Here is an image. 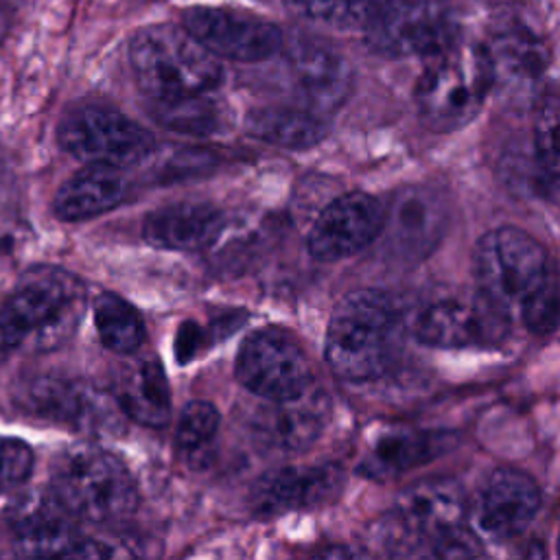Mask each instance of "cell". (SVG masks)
<instances>
[{
	"mask_svg": "<svg viewBox=\"0 0 560 560\" xmlns=\"http://www.w3.org/2000/svg\"><path fill=\"white\" fill-rule=\"evenodd\" d=\"M88 304L74 273L37 265L28 269L0 306V343L9 350L48 352L74 335Z\"/></svg>",
	"mask_w": 560,
	"mask_h": 560,
	"instance_id": "cell-1",
	"label": "cell"
},
{
	"mask_svg": "<svg viewBox=\"0 0 560 560\" xmlns=\"http://www.w3.org/2000/svg\"><path fill=\"white\" fill-rule=\"evenodd\" d=\"M400 332L402 313L392 295L378 289L350 291L328 322V368L343 381L378 378L396 359Z\"/></svg>",
	"mask_w": 560,
	"mask_h": 560,
	"instance_id": "cell-2",
	"label": "cell"
},
{
	"mask_svg": "<svg viewBox=\"0 0 560 560\" xmlns=\"http://www.w3.org/2000/svg\"><path fill=\"white\" fill-rule=\"evenodd\" d=\"M129 66L149 98H175L214 92L223 81L214 57L184 24H151L129 42Z\"/></svg>",
	"mask_w": 560,
	"mask_h": 560,
	"instance_id": "cell-3",
	"label": "cell"
},
{
	"mask_svg": "<svg viewBox=\"0 0 560 560\" xmlns=\"http://www.w3.org/2000/svg\"><path fill=\"white\" fill-rule=\"evenodd\" d=\"M492 90L490 63L483 44L457 39L427 59L416 83V107L424 127L451 133L481 112Z\"/></svg>",
	"mask_w": 560,
	"mask_h": 560,
	"instance_id": "cell-4",
	"label": "cell"
},
{
	"mask_svg": "<svg viewBox=\"0 0 560 560\" xmlns=\"http://www.w3.org/2000/svg\"><path fill=\"white\" fill-rule=\"evenodd\" d=\"M472 271L477 291L508 319L521 317L556 276L545 247L512 225L490 230L477 241Z\"/></svg>",
	"mask_w": 560,
	"mask_h": 560,
	"instance_id": "cell-5",
	"label": "cell"
},
{
	"mask_svg": "<svg viewBox=\"0 0 560 560\" xmlns=\"http://www.w3.org/2000/svg\"><path fill=\"white\" fill-rule=\"evenodd\" d=\"M52 492L77 516L92 523L125 518L138 503V490L127 466L109 451L79 442L52 462Z\"/></svg>",
	"mask_w": 560,
	"mask_h": 560,
	"instance_id": "cell-6",
	"label": "cell"
},
{
	"mask_svg": "<svg viewBox=\"0 0 560 560\" xmlns=\"http://www.w3.org/2000/svg\"><path fill=\"white\" fill-rule=\"evenodd\" d=\"M15 405L39 420L61 424L81 435H118L125 429V411L114 392H105L85 378L37 374L15 389Z\"/></svg>",
	"mask_w": 560,
	"mask_h": 560,
	"instance_id": "cell-7",
	"label": "cell"
},
{
	"mask_svg": "<svg viewBox=\"0 0 560 560\" xmlns=\"http://www.w3.org/2000/svg\"><path fill=\"white\" fill-rule=\"evenodd\" d=\"M466 508L464 488L455 479H420L398 497L385 545L396 556H435L438 542L464 525Z\"/></svg>",
	"mask_w": 560,
	"mask_h": 560,
	"instance_id": "cell-8",
	"label": "cell"
},
{
	"mask_svg": "<svg viewBox=\"0 0 560 560\" xmlns=\"http://www.w3.org/2000/svg\"><path fill=\"white\" fill-rule=\"evenodd\" d=\"M63 151L88 164L125 168L153 151V136L118 109L81 105L72 109L57 131Z\"/></svg>",
	"mask_w": 560,
	"mask_h": 560,
	"instance_id": "cell-9",
	"label": "cell"
},
{
	"mask_svg": "<svg viewBox=\"0 0 560 560\" xmlns=\"http://www.w3.org/2000/svg\"><path fill=\"white\" fill-rule=\"evenodd\" d=\"M363 33L374 52L394 59H429L459 39L455 15L435 0H392Z\"/></svg>",
	"mask_w": 560,
	"mask_h": 560,
	"instance_id": "cell-10",
	"label": "cell"
},
{
	"mask_svg": "<svg viewBox=\"0 0 560 560\" xmlns=\"http://www.w3.org/2000/svg\"><path fill=\"white\" fill-rule=\"evenodd\" d=\"M510 319L479 291L477 295H438L413 317V335L431 348H488L508 332Z\"/></svg>",
	"mask_w": 560,
	"mask_h": 560,
	"instance_id": "cell-11",
	"label": "cell"
},
{
	"mask_svg": "<svg viewBox=\"0 0 560 560\" xmlns=\"http://www.w3.org/2000/svg\"><path fill=\"white\" fill-rule=\"evenodd\" d=\"M238 383L265 400H278L311 385V363L284 330L262 328L249 335L234 365Z\"/></svg>",
	"mask_w": 560,
	"mask_h": 560,
	"instance_id": "cell-12",
	"label": "cell"
},
{
	"mask_svg": "<svg viewBox=\"0 0 560 560\" xmlns=\"http://www.w3.org/2000/svg\"><path fill=\"white\" fill-rule=\"evenodd\" d=\"M182 24L219 59L254 63L278 55L284 33L273 22L230 7H190Z\"/></svg>",
	"mask_w": 560,
	"mask_h": 560,
	"instance_id": "cell-13",
	"label": "cell"
},
{
	"mask_svg": "<svg viewBox=\"0 0 560 560\" xmlns=\"http://www.w3.org/2000/svg\"><path fill=\"white\" fill-rule=\"evenodd\" d=\"M77 516L50 492L22 497L11 510L15 549L22 556H112L109 547L77 536L72 521Z\"/></svg>",
	"mask_w": 560,
	"mask_h": 560,
	"instance_id": "cell-14",
	"label": "cell"
},
{
	"mask_svg": "<svg viewBox=\"0 0 560 560\" xmlns=\"http://www.w3.org/2000/svg\"><path fill=\"white\" fill-rule=\"evenodd\" d=\"M280 52L284 55L298 105L328 116L346 103L352 90V68L341 52L308 35L284 39Z\"/></svg>",
	"mask_w": 560,
	"mask_h": 560,
	"instance_id": "cell-15",
	"label": "cell"
},
{
	"mask_svg": "<svg viewBox=\"0 0 560 560\" xmlns=\"http://www.w3.org/2000/svg\"><path fill=\"white\" fill-rule=\"evenodd\" d=\"M481 44L490 63L492 90L508 96L532 94L551 59L547 39L518 18L499 20Z\"/></svg>",
	"mask_w": 560,
	"mask_h": 560,
	"instance_id": "cell-16",
	"label": "cell"
},
{
	"mask_svg": "<svg viewBox=\"0 0 560 560\" xmlns=\"http://www.w3.org/2000/svg\"><path fill=\"white\" fill-rule=\"evenodd\" d=\"M385 223L383 203L368 192H346L332 199L315 219L308 232L313 258L335 262L368 247Z\"/></svg>",
	"mask_w": 560,
	"mask_h": 560,
	"instance_id": "cell-17",
	"label": "cell"
},
{
	"mask_svg": "<svg viewBox=\"0 0 560 560\" xmlns=\"http://www.w3.org/2000/svg\"><path fill=\"white\" fill-rule=\"evenodd\" d=\"M330 400L315 383L302 392L267 400L252 418V433L256 442L276 453H300L315 444L326 427Z\"/></svg>",
	"mask_w": 560,
	"mask_h": 560,
	"instance_id": "cell-18",
	"label": "cell"
},
{
	"mask_svg": "<svg viewBox=\"0 0 560 560\" xmlns=\"http://www.w3.org/2000/svg\"><path fill=\"white\" fill-rule=\"evenodd\" d=\"M446 225L448 203L444 195L429 186H409L385 210L383 232L400 260L416 262L435 249Z\"/></svg>",
	"mask_w": 560,
	"mask_h": 560,
	"instance_id": "cell-19",
	"label": "cell"
},
{
	"mask_svg": "<svg viewBox=\"0 0 560 560\" xmlns=\"http://www.w3.org/2000/svg\"><path fill=\"white\" fill-rule=\"evenodd\" d=\"M341 488L343 470L335 464L289 466L256 481L252 488V508L262 516L322 508L335 501Z\"/></svg>",
	"mask_w": 560,
	"mask_h": 560,
	"instance_id": "cell-20",
	"label": "cell"
},
{
	"mask_svg": "<svg viewBox=\"0 0 560 560\" xmlns=\"http://www.w3.org/2000/svg\"><path fill=\"white\" fill-rule=\"evenodd\" d=\"M538 508L540 488L527 472L497 468L479 490L477 521L488 536L512 538L525 532Z\"/></svg>",
	"mask_w": 560,
	"mask_h": 560,
	"instance_id": "cell-21",
	"label": "cell"
},
{
	"mask_svg": "<svg viewBox=\"0 0 560 560\" xmlns=\"http://www.w3.org/2000/svg\"><path fill=\"white\" fill-rule=\"evenodd\" d=\"M223 214L206 201H179L158 208L144 219L142 236L149 245L173 252L208 247L223 230Z\"/></svg>",
	"mask_w": 560,
	"mask_h": 560,
	"instance_id": "cell-22",
	"label": "cell"
},
{
	"mask_svg": "<svg viewBox=\"0 0 560 560\" xmlns=\"http://www.w3.org/2000/svg\"><path fill=\"white\" fill-rule=\"evenodd\" d=\"M453 446V435L442 431H424V429H394L381 433L363 459L359 462L361 475L374 479H389L409 468L422 466L440 453Z\"/></svg>",
	"mask_w": 560,
	"mask_h": 560,
	"instance_id": "cell-23",
	"label": "cell"
},
{
	"mask_svg": "<svg viewBox=\"0 0 560 560\" xmlns=\"http://www.w3.org/2000/svg\"><path fill=\"white\" fill-rule=\"evenodd\" d=\"M114 383V396L125 416L144 427L166 424L171 416V389L155 357H131L118 368Z\"/></svg>",
	"mask_w": 560,
	"mask_h": 560,
	"instance_id": "cell-24",
	"label": "cell"
},
{
	"mask_svg": "<svg viewBox=\"0 0 560 560\" xmlns=\"http://www.w3.org/2000/svg\"><path fill=\"white\" fill-rule=\"evenodd\" d=\"M125 190L127 186L118 168L88 164L59 186L52 210L61 221H85L116 208L122 201Z\"/></svg>",
	"mask_w": 560,
	"mask_h": 560,
	"instance_id": "cell-25",
	"label": "cell"
},
{
	"mask_svg": "<svg viewBox=\"0 0 560 560\" xmlns=\"http://www.w3.org/2000/svg\"><path fill=\"white\" fill-rule=\"evenodd\" d=\"M245 129L280 149H308L326 138L328 122L326 116L302 105H262L247 114Z\"/></svg>",
	"mask_w": 560,
	"mask_h": 560,
	"instance_id": "cell-26",
	"label": "cell"
},
{
	"mask_svg": "<svg viewBox=\"0 0 560 560\" xmlns=\"http://www.w3.org/2000/svg\"><path fill=\"white\" fill-rule=\"evenodd\" d=\"M151 116L166 129L184 136H212L225 127L228 112L221 101L206 94L151 98Z\"/></svg>",
	"mask_w": 560,
	"mask_h": 560,
	"instance_id": "cell-27",
	"label": "cell"
},
{
	"mask_svg": "<svg viewBox=\"0 0 560 560\" xmlns=\"http://www.w3.org/2000/svg\"><path fill=\"white\" fill-rule=\"evenodd\" d=\"M94 324L101 343L120 354H133L144 341V324L138 311L118 293H101L94 302Z\"/></svg>",
	"mask_w": 560,
	"mask_h": 560,
	"instance_id": "cell-28",
	"label": "cell"
},
{
	"mask_svg": "<svg viewBox=\"0 0 560 560\" xmlns=\"http://www.w3.org/2000/svg\"><path fill=\"white\" fill-rule=\"evenodd\" d=\"M392 0H284V7L308 22L332 28H368Z\"/></svg>",
	"mask_w": 560,
	"mask_h": 560,
	"instance_id": "cell-29",
	"label": "cell"
},
{
	"mask_svg": "<svg viewBox=\"0 0 560 560\" xmlns=\"http://www.w3.org/2000/svg\"><path fill=\"white\" fill-rule=\"evenodd\" d=\"M534 158L540 173L560 186V90L538 98L534 114Z\"/></svg>",
	"mask_w": 560,
	"mask_h": 560,
	"instance_id": "cell-30",
	"label": "cell"
},
{
	"mask_svg": "<svg viewBox=\"0 0 560 560\" xmlns=\"http://www.w3.org/2000/svg\"><path fill=\"white\" fill-rule=\"evenodd\" d=\"M219 429V411L208 400H190L177 422V444L186 453H201Z\"/></svg>",
	"mask_w": 560,
	"mask_h": 560,
	"instance_id": "cell-31",
	"label": "cell"
},
{
	"mask_svg": "<svg viewBox=\"0 0 560 560\" xmlns=\"http://www.w3.org/2000/svg\"><path fill=\"white\" fill-rule=\"evenodd\" d=\"M521 319L536 335H547L558 326V322H560V278H558V273L527 304Z\"/></svg>",
	"mask_w": 560,
	"mask_h": 560,
	"instance_id": "cell-32",
	"label": "cell"
},
{
	"mask_svg": "<svg viewBox=\"0 0 560 560\" xmlns=\"http://www.w3.org/2000/svg\"><path fill=\"white\" fill-rule=\"evenodd\" d=\"M33 470V451L18 438L0 435V492L20 486Z\"/></svg>",
	"mask_w": 560,
	"mask_h": 560,
	"instance_id": "cell-33",
	"label": "cell"
},
{
	"mask_svg": "<svg viewBox=\"0 0 560 560\" xmlns=\"http://www.w3.org/2000/svg\"><path fill=\"white\" fill-rule=\"evenodd\" d=\"M15 13V2L13 0H0V42L7 37L11 22Z\"/></svg>",
	"mask_w": 560,
	"mask_h": 560,
	"instance_id": "cell-34",
	"label": "cell"
},
{
	"mask_svg": "<svg viewBox=\"0 0 560 560\" xmlns=\"http://www.w3.org/2000/svg\"><path fill=\"white\" fill-rule=\"evenodd\" d=\"M558 553H560V536H558Z\"/></svg>",
	"mask_w": 560,
	"mask_h": 560,
	"instance_id": "cell-35",
	"label": "cell"
}]
</instances>
